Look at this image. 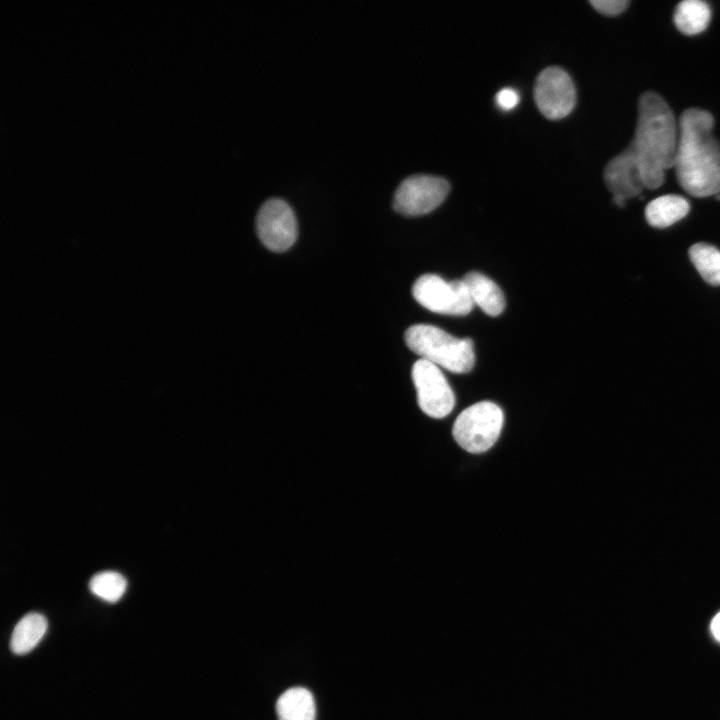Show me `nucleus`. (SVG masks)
<instances>
[{
  "label": "nucleus",
  "instance_id": "1",
  "mask_svg": "<svg viewBox=\"0 0 720 720\" xmlns=\"http://www.w3.org/2000/svg\"><path fill=\"white\" fill-rule=\"evenodd\" d=\"M677 146L678 124L673 112L659 94L643 93L631 143L604 169L614 203L623 207L626 199L638 196L644 188H659L665 171L675 166Z\"/></svg>",
  "mask_w": 720,
  "mask_h": 720
},
{
  "label": "nucleus",
  "instance_id": "2",
  "mask_svg": "<svg viewBox=\"0 0 720 720\" xmlns=\"http://www.w3.org/2000/svg\"><path fill=\"white\" fill-rule=\"evenodd\" d=\"M714 117L704 109L683 111L678 122L675 172L679 185L697 198L720 194V142Z\"/></svg>",
  "mask_w": 720,
  "mask_h": 720
},
{
  "label": "nucleus",
  "instance_id": "3",
  "mask_svg": "<svg viewBox=\"0 0 720 720\" xmlns=\"http://www.w3.org/2000/svg\"><path fill=\"white\" fill-rule=\"evenodd\" d=\"M406 345L421 359L438 367L463 374L475 364L473 342L469 338H457L433 325L410 326L404 335Z\"/></svg>",
  "mask_w": 720,
  "mask_h": 720
},
{
  "label": "nucleus",
  "instance_id": "4",
  "mask_svg": "<svg viewBox=\"0 0 720 720\" xmlns=\"http://www.w3.org/2000/svg\"><path fill=\"white\" fill-rule=\"evenodd\" d=\"M504 415L493 402L482 401L462 411L454 422L452 433L467 452L482 453L491 448L502 430Z\"/></svg>",
  "mask_w": 720,
  "mask_h": 720
},
{
  "label": "nucleus",
  "instance_id": "5",
  "mask_svg": "<svg viewBox=\"0 0 720 720\" xmlns=\"http://www.w3.org/2000/svg\"><path fill=\"white\" fill-rule=\"evenodd\" d=\"M414 299L429 311L464 316L473 309V302L463 280L446 281L435 274L420 276L412 286Z\"/></svg>",
  "mask_w": 720,
  "mask_h": 720
},
{
  "label": "nucleus",
  "instance_id": "6",
  "mask_svg": "<svg viewBox=\"0 0 720 720\" xmlns=\"http://www.w3.org/2000/svg\"><path fill=\"white\" fill-rule=\"evenodd\" d=\"M450 185L444 178L418 174L405 178L395 191L393 208L405 216H420L436 209L447 197Z\"/></svg>",
  "mask_w": 720,
  "mask_h": 720
},
{
  "label": "nucleus",
  "instance_id": "7",
  "mask_svg": "<svg viewBox=\"0 0 720 720\" xmlns=\"http://www.w3.org/2000/svg\"><path fill=\"white\" fill-rule=\"evenodd\" d=\"M421 410L430 417L443 418L454 408L455 396L440 367L424 360H417L411 370Z\"/></svg>",
  "mask_w": 720,
  "mask_h": 720
},
{
  "label": "nucleus",
  "instance_id": "8",
  "mask_svg": "<svg viewBox=\"0 0 720 720\" xmlns=\"http://www.w3.org/2000/svg\"><path fill=\"white\" fill-rule=\"evenodd\" d=\"M534 100L539 111L548 119L567 116L576 102V90L570 75L557 66L542 70L535 81Z\"/></svg>",
  "mask_w": 720,
  "mask_h": 720
},
{
  "label": "nucleus",
  "instance_id": "9",
  "mask_svg": "<svg viewBox=\"0 0 720 720\" xmlns=\"http://www.w3.org/2000/svg\"><path fill=\"white\" fill-rule=\"evenodd\" d=\"M257 234L269 250L284 252L297 238V221L292 208L282 199L267 200L256 218Z\"/></svg>",
  "mask_w": 720,
  "mask_h": 720
},
{
  "label": "nucleus",
  "instance_id": "10",
  "mask_svg": "<svg viewBox=\"0 0 720 720\" xmlns=\"http://www.w3.org/2000/svg\"><path fill=\"white\" fill-rule=\"evenodd\" d=\"M473 304L478 305L486 314L495 317L505 308V298L500 287L490 278L479 272H469L462 279Z\"/></svg>",
  "mask_w": 720,
  "mask_h": 720
},
{
  "label": "nucleus",
  "instance_id": "11",
  "mask_svg": "<svg viewBox=\"0 0 720 720\" xmlns=\"http://www.w3.org/2000/svg\"><path fill=\"white\" fill-rule=\"evenodd\" d=\"M689 211V202L684 197L669 194L650 201L645 208V218L652 227L666 228L684 218Z\"/></svg>",
  "mask_w": 720,
  "mask_h": 720
},
{
  "label": "nucleus",
  "instance_id": "12",
  "mask_svg": "<svg viewBox=\"0 0 720 720\" xmlns=\"http://www.w3.org/2000/svg\"><path fill=\"white\" fill-rule=\"evenodd\" d=\"M315 713L313 695L303 687L286 690L276 702L278 720H315Z\"/></svg>",
  "mask_w": 720,
  "mask_h": 720
},
{
  "label": "nucleus",
  "instance_id": "13",
  "mask_svg": "<svg viewBox=\"0 0 720 720\" xmlns=\"http://www.w3.org/2000/svg\"><path fill=\"white\" fill-rule=\"evenodd\" d=\"M47 626V620L42 614L31 612L24 615L13 629L11 651L17 655L30 652L46 633Z\"/></svg>",
  "mask_w": 720,
  "mask_h": 720
},
{
  "label": "nucleus",
  "instance_id": "14",
  "mask_svg": "<svg viewBox=\"0 0 720 720\" xmlns=\"http://www.w3.org/2000/svg\"><path fill=\"white\" fill-rule=\"evenodd\" d=\"M711 10L708 4L701 0H684L674 11L673 21L677 29L685 35H695L703 32L709 25Z\"/></svg>",
  "mask_w": 720,
  "mask_h": 720
},
{
  "label": "nucleus",
  "instance_id": "15",
  "mask_svg": "<svg viewBox=\"0 0 720 720\" xmlns=\"http://www.w3.org/2000/svg\"><path fill=\"white\" fill-rule=\"evenodd\" d=\"M689 257L705 282L720 286V250L707 243H696L689 248Z\"/></svg>",
  "mask_w": 720,
  "mask_h": 720
},
{
  "label": "nucleus",
  "instance_id": "16",
  "mask_svg": "<svg viewBox=\"0 0 720 720\" xmlns=\"http://www.w3.org/2000/svg\"><path fill=\"white\" fill-rule=\"evenodd\" d=\"M126 587V579L115 571L99 572L89 581L91 592L107 602L118 601L124 594Z\"/></svg>",
  "mask_w": 720,
  "mask_h": 720
},
{
  "label": "nucleus",
  "instance_id": "17",
  "mask_svg": "<svg viewBox=\"0 0 720 720\" xmlns=\"http://www.w3.org/2000/svg\"><path fill=\"white\" fill-rule=\"evenodd\" d=\"M589 2L599 13L608 16L621 14L630 3L628 0H590Z\"/></svg>",
  "mask_w": 720,
  "mask_h": 720
},
{
  "label": "nucleus",
  "instance_id": "18",
  "mask_svg": "<svg viewBox=\"0 0 720 720\" xmlns=\"http://www.w3.org/2000/svg\"><path fill=\"white\" fill-rule=\"evenodd\" d=\"M495 100L498 107L504 111H509L517 106L520 97L515 89L507 87L497 92Z\"/></svg>",
  "mask_w": 720,
  "mask_h": 720
},
{
  "label": "nucleus",
  "instance_id": "19",
  "mask_svg": "<svg viewBox=\"0 0 720 720\" xmlns=\"http://www.w3.org/2000/svg\"><path fill=\"white\" fill-rule=\"evenodd\" d=\"M711 631L713 636L720 641V612L713 618L711 622Z\"/></svg>",
  "mask_w": 720,
  "mask_h": 720
}]
</instances>
